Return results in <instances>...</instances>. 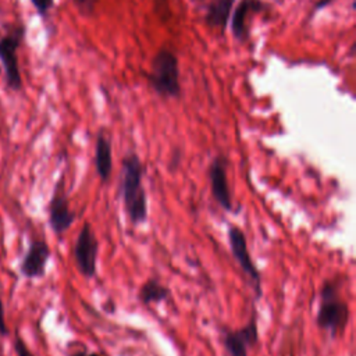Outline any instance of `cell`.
I'll list each match as a JSON object with an SVG mask.
<instances>
[{"instance_id":"44dd1931","label":"cell","mask_w":356,"mask_h":356,"mask_svg":"<svg viewBox=\"0 0 356 356\" xmlns=\"http://www.w3.org/2000/svg\"><path fill=\"white\" fill-rule=\"evenodd\" d=\"M68 356H102L99 353H95V352H74Z\"/></svg>"},{"instance_id":"d6986e66","label":"cell","mask_w":356,"mask_h":356,"mask_svg":"<svg viewBox=\"0 0 356 356\" xmlns=\"http://www.w3.org/2000/svg\"><path fill=\"white\" fill-rule=\"evenodd\" d=\"M7 334H8V330H7L4 307H3V302H1V296H0V335H7Z\"/></svg>"},{"instance_id":"3957f363","label":"cell","mask_w":356,"mask_h":356,"mask_svg":"<svg viewBox=\"0 0 356 356\" xmlns=\"http://www.w3.org/2000/svg\"><path fill=\"white\" fill-rule=\"evenodd\" d=\"M349 320V306L339 296V284L327 280L320 288V303L316 323L318 328L327 331L331 338L341 335Z\"/></svg>"},{"instance_id":"7a4b0ae2","label":"cell","mask_w":356,"mask_h":356,"mask_svg":"<svg viewBox=\"0 0 356 356\" xmlns=\"http://www.w3.org/2000/svg\"><path fill=\"white\" fill-rule=\"evenodd\" d=\"M152 90L164 99L181 96V72L177 54L167 46L160 47L152 58L150 71L145 74Z\"/></svg>"},{"instance_id":"7c38bea8","label":"cell","mask_w":356,"mask_h":356,"mask_svg":"<svg viewBox=\"0 0 356 356\" xmlns=\"http://www.w3.org/2000/svg\"><path fill=\"white\" fill-rule=\"evenodd\" d=\"M95 168L99 178L103 182H107L113 170V152H111V142L103 132H99L96 138Z\"/></svg>"},{"instance_id":"5bb4252c","label":"cell","mask_w":356,"mask_h":356,"mask_svg":"<svg viewBox=\"0 0 356 356\" xmlns=\"http://www.w3.org/2000/svg\"><path fill=\"white\" fill-rule=\"evenodd\" d=\"M138 296L139 300L146 306L152 303H161L170 298V289L159 280L149 278L142 284Z\"/></svg>"},{"instance_id":"8992f818","label":"cell","mask_w":356,"mask_h":356,"mask_svg":"<svg viewBox=\"0 0 356 356\" xmlns=\"http://www.w3.org/2000/svg\"><path fill=\"white\" fill-rule=\"evenodd\" d=\"M228 243H229V249H231V253H232L234 259L236 260V263L239 264L242 271L250 280L256 296L260 298L261 292H263L261 291V275H260V271H259L257 266L254 264V261L250 256L248 242H246V236H245L243 231L239 227L229 225V228H228Z\"/></svg>"},{"instance_id":"30bf717a","label":"cell","mask_w":356,"mask_h":356,"mask_svg":"<svg viewBox=\"0 0 356 356\" xmlns=\"http://www.w3.org/2000/svg\"><path fill=\"white\" fill-rule=\"evenodd\" d=\"M50 259V248L42 239H32L28 250L22 257L19 270L26 278H42L46 273V266Z\"/></svg>"},{"instance_id":"e0dca14e","label":"cell","mask_w":356,"mask_h":356,"mask_svg":"<svg viewBox=\"0 0 356 356\" xmlns=\"http://www.w3.org/2000/svg\"><path fill=\"white\" fill-rule=\"evenodd\" d=\"M72 1L76 6V8L79 10V13L85 14V15L92 14L95 10V6L97 3V0H72Z\"/></svg>"},{"instance_id":"9c48e42d","label":"cell","mask_w":356,"mask_h":356,"mask_svg":"<svg viewBox=\"0 0 356 356\" xmlns=\"http://www.w3.org/2000/svg\"><path fill=\"white\" fill-rule=\"evenodd\" d=\"M76 214L70 209L67 195L64 192L63 179H60L53 191L49 202V224L54 234L65 232L75 221Z\"/></svg>"},{"instance_id":"6da1fadb","label":"cell","mask_w":356,"mask_h":356,"mask_svg":"<svg viewBox=\"0 0 356 356\" xmlns=\"http://www.w3.org/2000/svg\"><path fill=\"white\" fill-rule=\"evenodd\" d=\"M145 167L135 152H129L121 160V196L124 209L134 225L147 220V195L142 184Z\"/></svg>"},{"instance_id":"ac0fdd59","label":"cell","mask_w":356,"mask_h":356,"mask_svg":"<svg viewBox=\"0 0 356 356\" xmlns=\"http://www.w3.org/2000/svg\"><path fill=\"white\" fill-rule=\"evenodd\" d=\"M14 349L17 356H33L32 352L28 349L26 343L24 342V339L18 334H15V338H14Z\"/></svg>"},{"instance_id":"4fadbf2b","label":"cell","mask_w":356,"mask_h":356,"mask_svg":"<svg viewBox=\"0 0 356 356\" xmlns=\"http://www.w3.org/2000/svg\"><path fill=\"white\" fill-rule=\"evenodd\" d=\"M235 0H210L204 13V22L211 28H218L225 31Z\"/></svg>"},{"instance_id":"ffe728a7","label":"cell","mask_w":356,"mask_h":356,"mask_svg":"<svg viewBox=\"0 0 356 356\" xmlns=\"http://www.w3.org/2000/svg\"><path fill=\"white\" fill-rule=\"evenodd\" d=\"M334 0H318L317 3H316V6H314V10H320L321 7H325V6H328V4H331Z\"/></svg>"},{"instance_id":"9a60e30c","label":"cell","mask_w":356,"mask_h":356,"mask_svg":"<svg viewBox=\"0 0 356 356\" xmlns=\"http://www.w3.org/2000/svg\"><path fill=\"white\" fill-rule=\"evenodd\" d=\"M153 10L161 21H168L171 17L168 0H153Z\"/></svg>"},{"instance_id":"5b68a950","label":"cell","mask_w":356,"mask_h":356,"mask_svg":"<svg viewBox=\"0 0 356 356\" xmlns=\"http://www.w3.org/2000/svg\"><path fill=\"white\" fill-rule=\"evenodd\" d=\"M97 254L99 241L92 229V225L88 221H85L74 243L75 266L83 277L92 278L96 275Z\"/></svg>"},{"instance_id":"ba28073f","label":"cell","mask_w":356,"mask_h":356,"mask_svg":"<svg viewBox=\"0 0 356 356\" xmlns=\"http://www.w3.org/2000/svg\"><path fill=\"white\" fill-rule=\"evenodd\" d=\"M228 161L224 154L216 156L209 167V179H210V191L216 203L225 211H234L231 191L228 185Z\"/></svg>"},{"instance_id":"277c9868","label":"cell","mask_w":356,"mask_h":356,"mask_svg":"<svg viewBox=\"0 0 356 356\" xmlns=\"http://www.w3.org/2000/svg\"><path fill=\"white\" fill-rule=\"evenodd\" d=\"M25 25L15 24L0 36V61L4 71V81L7 89L13 92H19L22 89V76L17 51L25 38Z\"/></svg>"},{"instance_id":"7402d4cb","label":"cell","mask_w":356,"mask_h":356,"mask_svg":"<svg viewBox=\"0 0 356 356\" xmlns=\"http://www.w3.org/2000/svg\"><path fill=\"white\" fill-rule=\"evenodd\" d=\"M192 3H202V1H204V0H191Z\"/></svg>"},{"instance_id":"8fae6325","label":"cell","mask_w":356,"mask_h":356,"mask_svg":"<svg viewBox=\"0 0 356 356\" xmlns=\"http://www.w3.org/2000/svg\"><path fill=\"white\" fill-rule=\"evenodd\" d=\"M268 8L264 0H239L231 15V31L232 36L239 42L249 39L248 18L253 13H261Z\"/></svg>"},{"instance_id":"2e32d148","label":"cell","mask_w":356,"mask_h":356,"mask_svg":"<svg viewBox=\"0 0 356 356\" xmlns=\"http://www.w3.org/2000/svg\"><path fill=\"white\" fill-rule=\"evenodd\" d=\"M31 3L42 18H46L50 10L54 7V0H31Z\"/></svg>"},{"instance_id":"52a82bcc","label":"cell","mask_w":356,"mask_h":356,"mask_svg":"<svg viewBox=\"0 0 356 356\" xmlns=\"http://www.w3.org/2000/svg\"><path fill=\"white\" fill-rule=\"evenodd\" d=\"M259 341L257 317L253 313L250 320L239 330H225L222 334V345L228 356H248L249 349Z\"/></svg>"}]
</instances>
